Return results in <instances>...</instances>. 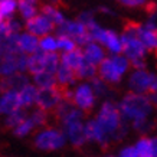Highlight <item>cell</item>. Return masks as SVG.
<instances>
[{
    "label": "cell",
    "instance_id": "cell-1",
    "mask_svg": "<svg viewBox=\"0 0 157 157\" xmlns=\"http://www.w3.org/2000/svg\"><path fill=\"white\" fill-rule=\"evenodd\" d=\"M154 104L148 95H140L128 92L127 95L123 97V100L118 102V109L121 113L124 121H140V120H147L153 113Z\"/></svg>",
    "mask_w": 157,
    "mask_h": 157
},
{
    "label": "cell",
    "instance_id": "cell-2",
    "mask_svg": "<svg viewBox=\"0 0 157 157\" xmlns=\"http://www.w3.org/2000/svg\"><path fill=\"white\" fill-rule=\"evenodd\" d=\"M121 40H123V55L128 59L131 65L136 62H143L146 59L147 48L137 38V23L136 22H130L124 26Z\"/></svg>",
    "mask_w": 157,
    "mask_h": 157
},
{
    "label": "cell",
    "instance_id": "cell-3",
    "mask_svg": "<svg viewBox=\"0 0 157 157\" xmlns=\"http://www.w3.org/2000/svg\"><path fill=\"white\" fill-rule=\"evenodd\" d=\"M95 120L111 138L121 128V125L125 123L123 120V117H121L118 105L115 104V102H113L111 100H105L101 104L100 111H98Z\"/></svg>",
    "mask_w": 157,
    "mask_h": 157
},
{
    "label": "cell",
    "instance_id": "cell-4",
    "mask_svg": "<svg viewBox=\"0 0 157 157\" xmlns=\"http://www.w3.org/2000/svg\"><path fill=\"white\" fill-rule=\"evenodd\" d=\"M67 143V136L59 128L53 127H45L39 131L33 138L35 147L43 151H55L65 146Z\"/></svg>",
    "mask_w": 157,
    "mask_h": 157
},
{
    "label": "cell",
    "instance_id": "cell-5",
    "mask_svg": "<svg viewBox=\"0 0 157 157\" xmlns=\"http://www.w3.org/2000/svg\"><path fill=\"white\" fill-rule=\"evenodd\" d=\"M56 35H62V36H68V38H72L76 42L78 46H82L85 48L88 43L92 42L90 33L84 25L79 22V20H65V23L56 28Z\"/></svg>",
    "mask_w": 157,
    "mask_h": 157
},
{
    "label": "cell",
    "instance_id": "cell-6",
    "mask_svg": "<svg viewBox=\"0 0 157 157\" xmlns=\"http://www.w3.org/2000/svg\"><path fill=\"white\" fill-rule=\"evenodd\" d=\"M154 74L146 71V69H134L133 74L128 78V90L133 94L140 95H148L151 90Z\"/></svg>",
    "mask_w": 157,
    "mask_h": 157
},
{
    "label": "cell",
    "instance_id": "cell-7",
    "mask_svg": "<svg viewBox=\"0 0 157 157\" xmlns=\"http://www.w3.org/2000/svg\"><path fill=\"white\" fill-rule=\"evenodd\" d=\"M72 102L76 108H79L84 113L94 108V105L97 102V95L90 82H82L78 86H75Z\"/></svg>",
    "mask_w": 157,
    "mask_h": 157
},
{
    "label": "cell",
    "instance_id": "cell-8",
    "mask_svg": "<svg viewBox=\"0 0 157 157\" xmlns=\"http://www.w3.org/2000/svg\"><path fill=\"white\" fill-rule=\"evenodd\" d=\"M63 100L62 88L55 86V88H46V90H39L38 100H36V107L43 111H55L58 105Z\"/></svg>",
    "mask_w": 157,
    "mask_h": 157
},
{
    "label": "cell",
    "instance_id": "cell-9",
    "mask_svg": "<svg viewBox=\"0 0 157 157\" xmlns=\"http://www.w3.org/2000/svg\"><path fill=\"white\" fill-rule=\"evenodd\" d=\"M25 28H26V32H28V33L33 35V36L40 39V38H45V36L51 35V32L55 29V25H53L46 16H43L42 13H39L35 16L33 19L28 20L26 25H25Z\"/></svg>",
    "mask_w": 157,
    "mask_h": 157
},
{
    "label": "cell",
    "instance_id": "cell-10",
    "mask_svg": "<svg viewBox=\"0 0 157 157\" xmlns=\"http://www.w3.org/2000/svg\"><path fill=\"white\" fill-rule=\"evenodd\" d=\"M137 38L144 43L147 51L157 52V22L148 19L146 23H137Z\"/></svg>",
    "mask_w": 157,
    "mask_h": 157
},
{
    "label": "cell",
    "instance_id": "cell-11",
    "mask_svg": "<svg viewBox=\"0 0 157 157\" xmlns=\"http://www.w3.org/2000/svg\"><path fill=\"white\" fill-rule=\"evenodd\" d=\"M63 133L67 136V140L75 147H82L88 141L85 133V123L76 121L63 125Z\"/></svg>",
    "mask_w": 157,
    "mask_h": 157
},
{
    "label": "cell",
    "instance_id": "cell-12",
    "mask_svg": "<svg viewBox=\"0 0 157 157\" xmlns=\"http://www.w3.org/2000/svg\"><path fill=\"white\" fill-rule=\"evenodd\" d=\"M29 84H30L29 78L25 74H14L7 78H0V94H5L9 91L20 92Z\"/></svg>",
    "mask_w": 157,
    "mask_h": 157
},
{
    "label": "cell",
    "instance_id": "cell-13",
    "mask_svg": "<svg viewBox=\"0 0 157 157\" xmlns=\"http://www.w3.org/2000/svg\"><path fill=\"white\" fill-rule=\"evenodd\" d=\"M85 133H86V138L88 141H94L98 143L102 147H107L108 141L111 140L108 134L105 133L102 127L97 123V120H88L85 123Z\"/></svg>",
    "mask_w": 157,
    "mask_h": 157
},
{
    "label": "cell",
    "instance_id": "cell-14",
    "mask_svg": "<svg viewBox=\"0 0 157 157\" xmlns=\"http://www.w3.org/2000/svg\"><path fill=\"white\" fill-rule=\"evenodd\" d=\"M100 45L104 46L107 51L111 52V55H121L123 53V40L121 35H118L113 29H105L104 35L100 40Z\"/></svg>",
    "mask_w": 157,
    "mask_h": 157
},
{
    "label": "cell",
    "instance_id": "cell-15",
    "mask_svg": "<svg viewBox=\"0 0 157 157\" xmlns=\"http://www.w3.org/2000/svg\"><path fill=\"white\" fill-rule=\"evenodd\" d=\"M22 105H20V100H19V92H14V91H9L0 95V114L3 115H10L20 111Z\"/></svg>",
    "mask_w": 157,
    "mask_h": 157
},
{
    "label": "cell",
    "instance_id": "cell-16",
    "mask_svg": "<svg viewBox=\"0 0 157 157\" xmlns=\"http://www.w3.org/2000/svg\"><path fill=\"white\" fill-rule=\"evenodd\" d=\"M39 40L40 39L33 36V35L23 32V33H19V36H17V48L22 53L30 56L39 51Z\"/></svg>",
    "mask_w": 157,
    "mask_h": 157
},
{
    "label": "cell",
    "instance_id": "cell-17",
    "mask_svg": "<svg viewBox=\"0 0 157 157\" xmlns=\"http://www.w3.org/2000/svg\"><path fill=\"white\" fill-rule=\"evenodd\" d=\"M82 52H84V56H85L86 61L94 63L95 67H100L101 63L105 61L104 46H101L100 43H97V42L88 43L85 48L82 49Z\"/></svg>",
    "mask_w": 157,
    "mask_h": 157
},
{
    "label": "cell",
    "instance_id": "cell-18",
    "mask_svg": "<svg viewBox=\"0 0 157 157\" xmlns=\"http://www.w3.org/2000/svg\"><path fill=\"white\" fill-rule=\"evenodd\" d=\"M98 76L101 79H104L107 84H118L121 81V78H123L117 72V69L114 68L109 58H105V61L98 67Z\"/></svg>",
    "mask_w": 157,
    "mask_h": 157
},
{
    "label": "cell",
    "instance_id": "cell-19",
    "mask_svg": "<svg viewBox=\"0 0 157 157\" xmlns=\"http://www.w3.org/2000/svg\"><path fill=\"white\" fill-rule=\"evenodd\" d=\"M76 79H78V76H76L75 71H72L71 68L65 67L63 63L59 65V68L56 71V82L59 88H62V90L71 88L72 85H75Z\"/></svg>",
    "mask_w": 157,
    "mask_h": 157
},
{
    "label": "cell",
    "instance_id": "cell-20",
    "mask_svg": "<svg viewBox=\"0 0 157 157\" xmlns=\"http://www.w3.org/2000/svg\"><path fill=\"white\" fill-rule=\"evenodd\" d=\"M134 147L137 150L138 157H157V146L153 137L146 136V137L138 138Z\"/></svg>",
    "mask_w": 157,
    "mask_h": 157
},
{
    "label": "cell",
    "instance_id": "cell-21",
    "mask_svg": "<svg viewBox=\"0 0 157 157\" xmlns=\"http://www.w3.org/2000/svg\"><path fill=\"white\" fill-rule=\"evenodd\" d=\"M46 71V53L38 51L36 53L28 56V72L32 75H38Z\"/></svg>",
    "mask_w": 157,
    "mask_h": 157
},
{
    "label": "cell",
    "instance_id": "cell-22",
    "mask_svg": "<svg viewBox=\"0 0 157 157\" xmlns=\"http://www.w3.org/2000/svg\"><path fill=\"white\" fill-rule=\"evenodd\" d=\"M82 62H84V52L79 48L69 53H62L61 55V63H63L68 68H71L72 71H75V72L79 69Z\"/></svg>",
    "mask_w": 157,
    "mask_h": 157
},
{
    "label": "cell",
    "instance_id": "cell-23",
    "mask_svg": "<svg viewBox=\"0 0 157 157\" xmlns=\"http://www.w3.org/2000/svg\"><path fill=\"white\" fill-rule=\"evenodd\" d=\"M38 92L39 90L33 84H29L19 92V100L22 108H29L32 105H36V100H38Z\"/></svg>",
    "mask_w": 157,
    "mask_h": 157
},
{
    "label": "cell",
    "instance_id": "cell-24",
    "mask_svg": "<svg viewBox=\"0 0 157 157\" xmlns=\"http://www.w3.org/2000/svg\"><path fill=\"white\" fill-rule=\"evenodd\" d=\"M40 13H42L43 16H46V17L55 25V28L62 26V25L65 23V20H67L65 16H63V13L53 5H43L42 7H40Z\"/></svg>",
    "mask_w": 157,
    "mask_h": 157
},
{
    "label": "cell",
    "instance_id": "cell-25",
    "mask_svg": "<svg viewBox=\"0 0 157 157\" xmlns=\"http://www.w3.org/2000/svg\"><path fill=\"white\" fill-rule=\"evenodd\" d=\"M33 84L38 90H46V88H55L58 86L56 75L51 72H40L33 76Z\"/></svg>",
    "mask_w": 157,
    "mask_h": 157
},
{
    "label": "cell",
    "instance_id": "cell-26",
    "mask_svg": "<svg viewBox=\"0 0 157 157\" xmlns=\"http://www.w3.org/2000/svg\"><path fill=\"white\" fill-rule=\"evenodd\" d=\"M98 74V67H95L94 63H91V62H88L85 59V56H84V62H82V65L79 67V69L76 71V76L78 78H82V79H94L95 76Z\"/></svg>",
    "mask_w": 157,
    "mask_h": 157
},
{
    "label": "cell",
    "instance_id": "cell-27",
    "mask_svg": "<svg viewBox=\"0 0 157 157\" xmlns=\"http://www.w3.org/2000/svg\"><path fill=\"white\" fill-rule=\"evenodd\" d=\"M17 9H19L20 16L23 17L26 22L30 19H33L35 16L38 14V9H36V5L35 2H29V0H22L17 3Z\"/></svg>",
    "mask_w": 157,
    "mask_h": 157
},
{
    "label": "cell",
    "instance_id": "cell-28",
    "mask_svg": "<svg viewBox=\"0 0 157 157\" xmlns=\"http://www.w3.org/2000/svg\"><path fill=\"white\" fill-rule=\"evenodd\" d=\"M39 51L43 53H56L58 51V38L53 35H48L39 40Z\"/></svg>",
    "mask_w": 157,
    "mask_h": 157
},
{
    "label": "cell",
    "instance_id": "cell-29",
    "mask_svg": "<svg viewBox=\"0 0 157 157\" xmlns=\"http://www.w3.org/2000/svg\"><path fill=\"white\" fill-rule=\"evenodd\" d=\"M28 117H29V115L26 114V111H25V109L16 111V113H13V114H10V115H7V117H6L5 125L7 127V128H10V130H14L16 127H19L20 124L23 123Z\"/></svg>",
    "mask_w": 157,
    "mask_h": 157
},
{
    "label": "cell",
    "instance_id": "cell-30",
    "mask_svg": "<svg viewBox=\"0 0 157 157\" xmlns=\"http://www.w3.org/2000/svg\"><path fill=\"white\" fill-rule=\"evenodd\" d=\"M91 86H92V90L95 92L97 97H101V98H104V97H108L111 94V90H109V85L104 79H101L100 76H95L94 79H91Z\"/></svg>",
    "mask_w": 157,
    "mask_h": 157
},
{
    "label": "cell",
    "instance_id": "cell-31",
    "mask_svg": "<svg viewBox=\"0 0 157 157\" xmlns=\"http://www.w3.org/2000/svg\"><path fill=\"white\" fill-rule=\"evenodd\" d=\"M109 59H111V62H113L114 68L117 69V72H118L121 76H124V74H127L128 68L131 67L130 61L124 56L123 53H121V55H111V56H109Z\"/></svg>",
    "mask_w": 157,
    "mask_h": 157
},
{
    "label": "cell",
    "instance_id": "cell-32",
    "mask_svg": "<svg viewBox=\"0 0 157 157\" xmlns=\"http://www.w3.org/2000/svg\"><path fill=\"white\" fill-rule=\"evenodd\" d=\"M56 38H58V51H61L62 53H69L72 51L78 49V45L72 38L62 36V35H56Z\"/></svg>",
    "mask_w": 157,
    "mask_h": 157
},
{
    "label": "cell",
    "instance_id": "cell-33",
    "mask_svg": "<svg viewBox=\"0 0 157 157\" xmlns=\"http://www.w3.org/2000/svg\"><path fill=\"white\" fill-rule=\"evenodd\" d=\"M131 125H133V128L137 131V133L143 134V137H146L150 131H153L154 130V127H156V123L153 121V120L147 118V120H140V121H136V123H131Z\"/></svg>",
    "mask_w": 157,
    "mask_h": 157
},
{
    "label": "cell",
    "instance_id": "cell-34",
    "mask_svg": "<svg viewBox=\"0 0 157 157\" xmlns=\"http://www.w3.org/2000/svg\"><path fill=\"white\" fill-rule=\"evenodd\" d=\"M17 9V2L14 0H2L0 2V13L5 19H12Z\"/></svg>",
    "mask_w": 157,
    "mask_h": 157
},
{
    "label": "cell",
    "instance_id": "cell-35",
    "mask_svg": "<svg viewBox=\"0 0 157 157\" xmlns=\"http://www.w3.org/2000/svg\"><path fill=\"white\" fill-rule=\"evenodd\" d=\"M33 128H36V127H35L33 121H32L30 115H29L28 118L25 120V121L20 124L19 127H16V128L13 130V134L16 136V137H25V136H28V134L32 133V131H33Z\"/></svg>",
    "mask_w": 157,
    "mask_h": 157
},
{
    "label": "cell",
    "instance_id": "cell-36",
    "mask_svg": "<svg viewBox=\"0 0 157 157\" xmlns=\"http://www.w3.org/2000/svg\"><path fill=\"white\" fill-rule=\"evenodd\" d=\"M30 118L33 121L35 127H45L46 123H48V113L40 108H36V109H33V113L30 114Z\"/></svg>",
    "mask_w": 157,
    "mask_h": 157
},
{
    "label": "cell",
    "instance_id": "cell-37",
    "mask_svg": "<svg viewBox=\"0 0 157 157\" xmlns=\"http://www.w3.org/2000/svg\"><path fill=\"white\" fill-rule=\"evenodd\" d=\"M117 157H138V154H137V150H136L134 146H127V147H124L120 150Z\"/></svg>",
    "mask_w": 157,
    "mask_h": 157
},
{
    "label": "cell",
    "instance_id": "cell-38",
    "mask_svg": "<svg viewBox=\"0 0 157 157\" xmlns=\"http://www.w3.org/2000/svg\"><path fill=\"white\" fill-rule=\"evenodd\" d=\"M123 6H127V7H146V2L144 0H123V2H120Z\"/></svg>",
    "mask_w": 157,
    "mask_h": 157
},
{
    "label": "cell",
    "instance_id": "cell-39",
    "mask_svg": "<svg viewBox=\"0 0 157 157\" xmlns=\"http://www.w3.org/2000/svg\"><path fill=\"white\" fill-rule=\"evenodd\" d=\"M98 12L100 13H105V14H114V12L109 9V7H105V6H101V7H98Z\"/></svg>",
    "mask_w": 157,
    "mask_h": 157
},
{
    "label": "cell",
    "instance_id": "cell-40",
    "mask_svg": "<svg viewBox=\"0 0 157 157\" xmlns=\"http://www.w3.org/2000/svg\"><path fill=\"white\" fill-rule=\"evenodd\" d=\"M3 22H5V17H3V16H2V13H0V25L3 23Z\"/></svg>",
    "mask_w": 157,
    "mask_h": 157
},
{
    "label": "cell",
    "instance_id": "cell-41",
    "mask_svg": "<svg viewBox=\"0 0 157 157\" xmlns=\"http://www.w3.org/2000/svg\"><path fill=\"white\" fill-rule=\"evenodd\" d=\"M153 138H154V143H156V146H157V136L156 137H153Z\"/></svg>",
    "mask_w": 157,
    "mask_h": 157
},
{
    "label": "cell",
    "instance_id": "cell-42",
    "mask_svg": "<svg viewBox=\"0 0 157 157\" xmlns=\"http://www.w3.org/2000/svg\"><path fill=\"white\" fill-rule=\"evenodd\" d=\"M107 157H113V156H107Z\"/></svg>",
    "mask_w": 157,
    "mask_h": 157
}]
</instances>
